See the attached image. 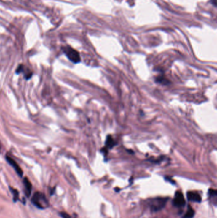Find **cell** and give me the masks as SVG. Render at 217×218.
Segmentation results:
<instances>
[{"mask_svg": "<svg viewBox=\"0 0 217 218\" xmlns=\"http://www.w3.org/2000/svg\"><path fill=\"white\" fill-rule=\"evenodd\" d=\"M1 143H0V151H1Z\"/></svg>", "mask_w": 217, "mask_h": 218, "instance_id": "9a60e30c", "label": "cell"}, {"mask_svg": "<svg viewBox=\"0 0 217 218\" xmlns=\"http://www.w3.org/2000/svg\"><path fill=\"white\" fill-rule=\"evenodd\" d=\"M10 189L11 191V192L13 194V197H14V201L15 202L18 201V200L19 198V191H17L16 189H14L13 188V187H10Z\"/></svg>", "mask_w": 217, "mask_h": 218, "instance_id": "30bf717a", "label": "cell"}, {"mask_svg": "<svg viewBox=\"0 0 217 218\" xmlns=\"http://www.w3.org/2000/svg\"><path fill=\"white\" fill-rule=\"evenodd\" d=\"M156 81L162 84H169V83H170V81H168L166 78L162 76H159L156 78Z\"/></svg>", "mask_w": 217, "mask_h": 218, "instance_id": "7c38bea8", "label": "cell"}, {"mask_svg": "<svg viewBox=\"0 0 217 218\" xmlns=\"http://www.w3.org/2000/svg\"><path fill=\"white\" fill-rule=\"evenodd\" d=\"M23 184L24 186L25 193L27 195V197H30L32 191V184L30 181L28 179V177H25L23 180Z\"/></svg>", "mask_w": 217, "mask_h": 218, "instance_id": "9c48e42d", "label": "cell"}, {"mask_svg": "<svg viewBox=\"0 0 217 218\" xmlns=\"http://www.w3.org/2000/svg\"><path fill=\"white\" fill-rule=\"evenodd\" d=\"M60 216L63 218H71V217L69 216L67 213L65 212H60Z\"/></svg>", "mask_w": 217, "mask_h": 218, "instance_id": "5bb4252c", "label": "cell"}, {"mask_svg": "<svg viewBox=\"0 0 217 218\" xmlns=\"http://www.w3.org/2000/svg\"><path fill=\"white\" fill-rule=\"evenodd\" d=\"M194 214H195V212L193 210V208L189 206L188 208V211H186L185 215L184 216V218H192Z\"/></svg>", "mask_w": 217, "mask_h": 218, "instance_id": "8fae6325", "label": "cell"}, {"mask_svg": "<svg viewBox=\"0 0 217 218\" xmlns=\"http://www.w3.org/2000/svg\"><path fill=\"white\" fill-rule=\"evenodd\" d=\"M25 67L24 66L23 64H20L19 67L17 68V70H16V73L17 74H19L20 73H24V78H25L26 80H29V78H31L32 75H33V73L31 72H30L28 69H26V71L25 70Z\"/></svg>", "mask_w": 217, "mask_h": 218, "instance_id": "52a82bcc", "label": "cell"}, {"mask_svg": "<svg viewBox=\"0 0 217 218\" xmlns=\"http://www.w3.org/2000/svg\"><path fill=\"white\" fill-rule=\"evenodd\" d=\"M31 202L36 207L40 209H45L49 206V200L43 193L37 191L31 198Z\"/></svg>", "mask_w": 217, "mask_h": 218, "instance_id": "6da1fadb", "label": "cell"}, {"mask_svg": "<svg viewBox=\"0 0 217 218\" xmlns=\"http://www.w3.org/2000/svg\"><path fill=\"white\" fill-rule=\"evenodd\" d=\"M115 146H116V142L114 140V139L113 138V137L111 136V135H108L106 138V140L105 142V146L104 148L101 149L102 152H105L107 151L108 149H111L114 147Z\"/></svg>", "mask_w": 217, "mask_h": 218, "instance_id": "8992f818", "label": "cell"}, {"mask_svg": "<svg viewBox=\"0 0 217 218\" xmlns=\"http://www.w3.org/2000/svg\"><path fill=\"white\" fill-rule=\"evenodd\" d=\"M187 198L189 201L194 202L200 203L201 202V197L200 195L197 192H194V191H189L187 193Z\"/></svg>", "mask_w": 217, "mask_h": 218, "instance_id": "ba28073f", "label": "cell"}, {"mask_svg": "<svg viewBox=\"0 0 217 218\" xmlns=\"http://www.w3.org/2000/svg\"><path fill=\"white\" fill-rule=\"evenodd\" d=\"M173 205L177 207H183L185 205V200L183 194L180 191H176L174 199H173Z\"/></svg>", "mask_w": 217, "mask_h": 218, "instance_id": "5b68a950", "label": "cell"}, {"mask_svg": "<svg viewBox=\"0 0 217 218\" xmlns=\"http://www.w3.org/2000/svg\"><path fill=\"white\" fill-rule=\"evenodd\" d=\"M167 202L166 198H157L150 200V207L153 211H158L163 208Z\"/></svg>", "mask_w": 217, "mask_h": 218, "instance_id": "3957f363", "label": "cell"}, {"mask_svg": "<svg viewBox=\"0 0 217 218\" xmlns=\"http://www.w3.org/2000/svg\"><path fill=\"white\" fill-rule=\"evenodd\" d=\"M5 158H6L7 161L8 163V164H9L10 166H12L13 168L15 170V171L17 173V175L20 177H23V170H22V168L20 167L19 165H18V163H17L16 161L12 158V157L9 156H6Z\"/></svg>", "mask_w": 217, "mask_h": 218, "instance_id": "277c9868", "label": "cell"}, {"mask_svg": "<svg viewBox=\"0 0 217 218\" xmlns=\"http://www.w3.org/2000/svg\"><path fill=\"white\" fill-rule=\"evenodd\" d=\"M209 194H210V195L211 196V197H216V195H217V191L215 189H211L209 191Z\"/></svg>", "mask_w": 217, "mask_h": 218, "instance_id": "4fadbf2b", "label": "cell"}, {"mask_svg": "<svg viewBox=\"0 0 217 218\" xmlns=\"http://www.w3.org/2000/svg\"><path fill=\"white\" fill-rule=\"evenodd\" d=\"M64 53L66 54L68 58L73 63H79L80 62L81 58L79 52L73 49L70 46H66L63 47Z\"/></svg>", "mask_w": 217, "mask_h": 218, "instance_id": "7a4b0ae2", "label": "cell"}]
</instances>
